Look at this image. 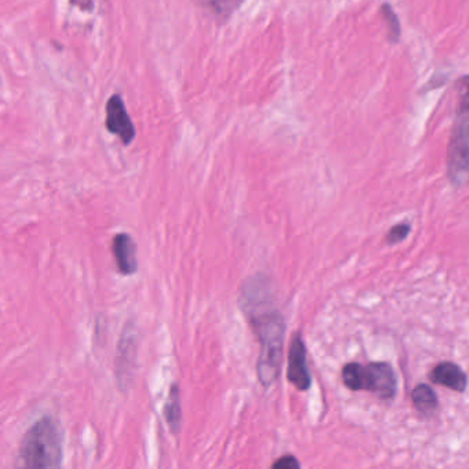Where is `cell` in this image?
Masks as SVG:
<instances>
[{"label": "cell", "instance_id": "6da1fadb", "mask_svg": "<svg viewBox=\"0 0 469 469\" xmlns=\"http://www.w3.org/2000/svg\"><path fill=\"white\" fill-rule=\"evenodd\" d=\"M265 295L259 296V284L253 281L249 289L244 291L242 307L260 343V354L256 373L260 384L270 387L279 374L284 352L285 321L282 315L263 303Z\"/></svg>", "mask_w": 469, "mask_h": 469}, {"label": "cell", "instance_id": "7a4b0ae2", "mask_svg": "<svg viewBox=\"0 0 469 469\" xmlns=\"http://www.w3.org/2000/svg\"><path fill=\"white\" fill-rule=\"evenodd\" d=\"M64 457L62 436L58 424L50 416L41 417L25 432L20 446L24 468H60Z\"/></svg>", "mask_w": 469, "mask_h": 469}, {"label": "cell", "instance_id": "3957f363", "mask_svg": "<svg viewBox=\"0 0 469 469\" xmlns=\"http://www.w3.org/2000/svg\"><path fill=\"white\" fill-rule=\"evenodd\" d=\"M447 171L449 178L457 186L469 180V77L463 80L461 102L449 146Z\"/></svg>", "mask_w": 469, "mask_h": 469}, {"label": "cell", "instance_id": "277c9868", "mask_svg": "<svg viewBox=\"0 0 469 469\" xmlns=\"http://www.w3.org/2000/svg\"><path fill=\"white\" fill-rule=\"evenodd\" d=\"M344 384L351 391H371L381 399H391L397 392V376L391 365L374 362L368 366L348 364L343 369Z\"/></svg>", "mask_w": 469, "mask_h": 469}, {"label": "cell", "instance_id": "5b68a950", "mask_svg": "<svg viewBox=\"0 0 469 469\" xmlns=\"http://www.w3.org/2000/svg\"><path fill=\"white\" fill-rule=\"evenodd\" d=\"M106 128L110 134L116 135L120 140L128 146L135 139L134 123L126 109L123 98L114 94L106 103Z\"/></svg>", "mask_w": 469, "mask_h": 469}, {"label": "cell", "instance_id": "8992f818", "mask_svg": "<svg viewBox=\"0 0 469 469\" xmlns=\"http://www.w3.org/2000/svg\"><path fill=\"white\" fill-rule=\"evenodd\" d=\"M288 380L299 391L311 387V374L307 366V351L302 336L295 335L291 341L288 354Z\"/></svg>", "mask_w": 469, "mask_h": 469}, {"label": "cell", "instance_id": "52a82bcc", "mask_svg": "<svg viewBox=\"0 0 469 469\" xmlns=\"http://www.w3.org/2000/svg\"><path fill=\"white\" fill-rule=\"evenodd\" d=\"M112 251L120 274L133 275L138 270L136 244L131 235L127 233H119L114 235L112 242Z\"/></svg>", "mask_w": 469, "mask_h": 469}, {"label": "cell", "instance_id": "ba28073f", "mask_svg": "<svg viewBox=\"0 0 469 469\" xmlns=\"http://www.w3.org/2000/svg\"><path fill=\"white\" fill-rule=\"evenodd\" d=\"M430 378L435 384L444 385V387H447L453 391H457V392H464L467 390V384H468L467 374L461 370L460 366H457L456 364H451V362L439 364L431 371Z\"/></svg>", "mask_w": 469, "mask_h": 469}, {"label": "cell", "instance_id": "9c48e42d", "mask_svg": "<svg viewBox=\"0 0 469 469\" xmlns=\"http://www.w3.org/2000/svg\"><path fill=\"white\" fill-rule=\"evenodd\" d=\"M164 416L167 420L168 427L173 435L179 434L180 430V421H182V407H180V394H179V385L172 384L169 394H168L167 403L164 407Z\"/></svg>", "mask_w": 469, "mask_h": 469}, {"label": "cell", "instance_id": "30bf717a", "mask_svg": "<svg viewBox=\"0 0 469 469\" xmlns=\"http://www.w3.org/2000/svg\"><path fill=\"white\" fill-rule=\"evenodd\" d=\"M411 399H413L414 407L423 414L434 413L436 406H437V398H436L435 392L427 384L417 385L411 392Z\"/></svg>", "mask_w": 469, "mask_h": 469}, {"label": "cell", "instance_id": "8fae6325", "mask_svg": "<svg viewBox=\"0 0 469 469\" xmlns=\"http://www.w3.org/2000/svg\"><path fill=\"white\" fill-rule=\"evenodd\" d=\"M135 351H136V345H135V336H123V338L120 340V352H121V368H119V373L121 371V378H124L126 374V368L131 369L133 362L135 361ZM120 378V380H121Z\"/></svg>", "mask_w": 469, "mask_h": 469}, {"label": "cell", "instance_id": "7c38bea8", "mask_svg": "<svg viewBox=\"0 0 469 469\" xmlns=\"http://www.w3.org/2000/svg\"><path fill=\"white\" fill-rule=\"evenodd\" d=\"M410 226L409 225H397V226H394L390 232H388V234H387V242L388 244H391V245H394V244H398V242H401V241H403L407 235L410 234Z\"/></svg>", "mask_w": 469, "mask_h": 469}, {"label": "cell", "instance_id": "4fadbf2b", "mask_svg": "<svg viewBox=\"0 0 469 469\" xmlns=\"http://www.w3.org/2000/svg\"><path fill=\"white\" fill-rule=\"evenodd\" d=\"M383 10H384L385 20H387V22H388L390 34H391V37H392L394 40H397V39H398V36H399V32H401V28H399L398 20H397V17H395V14H394V11H392V8H391L390 6H387V4H385V6L383 7Z\"/></svg>", "mask_w": 469, "mask_h": 469}, {"label": "cell", "instance_id": "5bb4252c", "mask_svg": "<svg viewBox=\"0 0 469 469\" xmlns=\"http://www.w3.org/2000/svg\"><path fill=\"white\" fill-rule=\"evenodd\" d=\"M271 467L274 469H299L300 464L293 456H284L278 461H275Z\"/></svg>", "mask_w": 469, "mask_h": 469}, {"label": "cell", "instance_id": "9a60e30c", "mask_svg": "<svg viewBox=\"0 0 469 469\" xmlns=\"http://www.w3.org/2000/svg\"><path fill=\"white\" fill-rule=\"evenodd\" d=\"M70 3L86 13H91L94 10V0H70Z\"/></svg>", "mask_w": 469, "mask_h": 469}]
</instances>
